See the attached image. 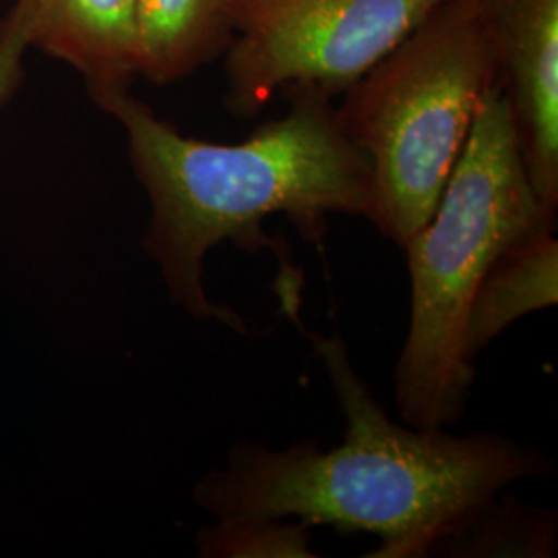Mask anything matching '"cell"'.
Returning a JSON list of instances; mask_svg holds the SVG:
<instances>
[{
    "label": "cell",
    "mask_w": 558,
    "mask_h": 558,
    "mask_svg": "<svg viewBox=\"0 0 558 558\" xmlns=\"http://www.w3.org/2000/svg\"><path fill=\"white\" fill-rule=\"evenodd\" d=\"M313 525L271 518L218 519L197 534L203 558H315Z\"/></svg>",
    "instance_id": "obj_11"
},
{
    "label": "cell",
    "mask_w": 558,
    "mask_h": 558,
    "mask_svg": "<svg viewBox=\"0 0 558 558\" xmlns=\"http://www.w3.org/2000/svg\"><path fill=\"white\" fill-rule=\"evenodd\" d=\"M546 214L532 189L500 85L482 101L472 133L433 218L401 248L410 269V327L396 368L401 422L451 428L476 379L468 319L480 283L500 253Z\"/></svg>",
    "instance_id": "obj_3"
},
{
    "label": "cell",
    "mask_w": 558,
    "mask_h": 558,
    "mask_svg": "<svg viewBox=\"0 0 558 558\" xmlns=\"http://www.w3.org/2000/svg\"><path fill=\"white\" fill-rule=\"evenodd\" d=\"M32 46V0H17L0 23V106L13 98L23 80V59Z\"/></svg>",
    "instance_id": "obj_12"
},
{
    "label": "cell",
    "mask_w": 558,
    "mask_h": 558,
    "mask_svg": "<svg viewBox=\"0 0 558 558\" xmlns=\"http://www.w3.org/2000/svg\"><path fill=\"white\" fill-rule=\"evenodd\" d=\"M283 96L290 100L283 117L232 145L182 135L129 89L92 96L126 133L129 160L151 207L141 244L160 265L172 304L239 336L251 333L244 317L216 304L203 283L216 244L232 242L251 255L269 248L283 263L263 220L281 214L320 246L331 214L368 220L373 207L371 166L345 137L331 98L313 89Z\"/></svg>",
    "instance_id": "obj_2"
},
{
    "label": "cell",
    "mask_w": 558,
    "mask_h": 558,
    "mask_svg": "<svg viewBox=\"0 0 558 558\" xmlns=\"http://www.w3.org/2000/svg\"><path fill=\"white\" fill-rule=\"evenodd\" d=\"M499 54L532 189L546 214L558 211V0H472Z\"/></svg>",
    "instance_id": "obj_6"
},
{
    "label": "cell",
    "mask_w": 558,
    "mask_h": 558,
    "mask_svg": "<svg viewBox=\"0 0 558 558\" xmlns=\"http://www.w3.org/2000/svg\"><path fill=\"white\" fill-rule=\"evenodd\" d=\"M499 497L439 550H449L447 555L453 557H555V513L519 502H499Z\"/></svg>",
    "instance_id": "obj_10"
},
{
    "label": "cell",
    "mask_w": 558,
    "mask_h": 558,
    "mask_svg": "<svg viewBox=\"0 0 558 558\" xmlns=\"http://www.w3.org/2000/svg\"><path fill=\"white\" fill-rule=\"evenodd\" d=\"M499 73L474 2L442 0L343 92L336 112L371 166L368 221L383 239L403 246L433 218Z\"/></svg>",
    "instance_id": "obj_4"
},
{
    "label": "cell",
    "mask_w": 558,
    "mask_h": 558,
    "mask_svg": "<svg viewBox=\"0 0 558 558\" xmlns=\"http://www.w3.org/2000/svg\"><path fill=\"white\" fill-rule=\"evenodd\" d=\"M304 331L345 418L343 442L299 440L274 449L257 440L230 447L226 468L205 474L193 497L216 519H299L339 534H373V558L437 555L482 509L519 480L544 478L553 461L497 433L449 435L389 418L362 380L339 336Z\"/></svg>",
    "instance_id": "obj_1"
},
{
    "label": "cell",
    "mask_w": 558,
    "mask_h": 558,
    "mask_svg": "<svg viewBox=\"0 0 558 558\" xmlns=\"http://www.w3.org/2000/svg\"><path fill=\"white\" fill-rule=\"evenodd\" d=\"M557 302V223L546 221L509 244L488 267L470 308V356L478 359L515 320Z\"/></svg>",
    "instance_id": "obj_8"
},
{
    "label": "cell",
    "mask_w": 558,
    "mask_h": 558,
    "mask_svg": "<svg viewBox=\"0 0 558 558\" xmlns=\"http://www.w3.org/2000/svg\"><path fill=\"white\" fill-rule=\"evenodd\" d=\"M442 0H234L223 106L253 119L278 94L336 98Z\"/></svg>",
    "instance_id": "obj_5"
},
{
    "label": "cell",
    "mask_w": 558,
    "mask_h": 558,
    "mask_svg": "<svg viewBox=\"0 0 558 558\" xmlns=\"http://www.w3.org/2000/svg\"><path fill=\"white\" fill-rule=\"evenodd\" d=\"M32 46L80 73L89 96L140 77L135 0H32Z\"/></svg>",
    "instance_id": "obj_7"
},
{
    "label": "cell",
    "mask_w": 558,
    "mask_h": 558,
    "mask_svg": "<svg viewBox=\"0 0 558 558\" xmlns=\"http://www.w3.org/2000/svg\"><path fill=\"white\" fill-rule=\"evenodd\" d=\"M140 77L172 85L223 57L234 0H135Z\"/></svg>",
    "instance_id": "obj_9"
}]
</instances>
